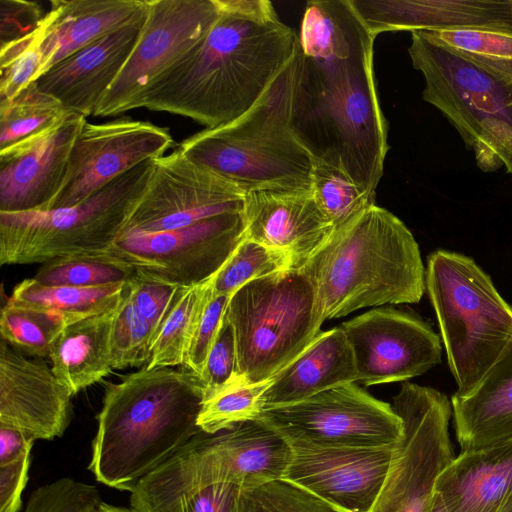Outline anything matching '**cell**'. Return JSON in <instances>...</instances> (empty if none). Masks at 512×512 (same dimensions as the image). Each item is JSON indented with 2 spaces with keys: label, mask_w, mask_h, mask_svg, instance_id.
Instances as JSON below:
<instances>
[{
  "label": "cell",
  "mask_w": 512,
  "mask_h": 512,
  "mask_svg": "<svg viewBox=\"0 0 512 512\" xmlns=\"http://www.w3.org/2000/svg\"><path fill=\"white\" fill-rule=\"evenodd\" d=\"M245 238L286 255L299 269L334 228L310 188H266L245 194Z\"/></svg>",
  "instance_id": "obj_21"
},
{
  "label": "cell",
  "mask_w": 512,
  "mask_h": 512,
  "mask_svg": "<svg viewBox=\"0 0 512 512\" xmlns=\"http://www.w3.org/2000/svg\"><path fill=\"white\" fill-rule=\"evenodd\" d=\"M299 269L312 282L325 320L366 307L418 303L426 289L413 234L376 204L335 229Z\"/></svg>",
  "instance_id": "obj_4"
},
{
  "label": "cell",
  "mask_w": 512,
  "mask_h": 512,
  "mask_svg": "<svg viewBox=\"0 0 512 512\" xmlns=\"http://www.w3.org/2000/svg\"><path fill=\"white\" fill-rule=\"evenodd\" d=\"M413 67L424 77L423 99L437 108L474 152L483 172L512 174V103L507 81L411 32Z\"/></svg>",
  "instance_id": "obj_9"
},
{
  "label": "cell",
  "mask_w": 512,
  "mask_h": 512,
  "mask_svg": "<svg viewBox=\"0 0 512 512\" xmlns=\"http://www.w3.org/2000/svg\"><path fill=\"white\" fill-rule=\"evenodd\" d=\"M419 32L491 74L507 82L512 80V31L459 27Z\"/></svg>",
  "instance_id": "obj_30"
},
{
  "label": "cell",
  "mask_w": 512,
  "mask_h": 512,
  "mask_svg": "<svg viewBox=\"0 0 512 512\" xmlns=\"http://www.w3.org/2000/svg\"><path fill=\"white\" fill-rule=\"evenodd\" d=\"M241 491L233 483L210 485L188 498L179 512H239Z\"/></svg>",
  "instance_id": "obj_47"
},
{
  "label": "cell",
  "mask_w": 512,
  "mask_h": 512,
  "mask_svg": "<svg viewBox=\"0 0 512 512\" xmlns=\"http://www.w3.org/2000/svg\"><path fill=\"white\" fill-rule=\"evenodd\" d=\"M261 420L289 444L320 447H387L399 442L403 423L392 404L354 382L301 402L263 410Z\"/></svg>",
  "instance_id": "obj_12"
},
{
  "label": "cell",
  "mask_w": 512,
  "mask_h": 512,
  "mask_svg": "<svg viewBox=\"0 0 512 512\" xmlns=\"http://www.w3.org/2000/svg\"><path fill=\"white\" fill-rule=\"evenodd\" d=\"M71 397L45 361L28 359L1 339L0 427L33 441L61 437L72 419Z\"/></svg>",
  "instance_id": "obj_20"
},
{
  "label": "cell",
  "mask_w": 512,
  "mask_h": 512,
  "mask_svg": "<svg viewBox=\"0 0 512 512\" xmlns=\"http://www.w3.org/2000/svg\"><path fill=\"white\" fill-rule=\"evenodd\" d=\"M340 327L352 350L357 381L365 386L407 381L441 362L439 335L410 313L375 308Z\"/></svg>",
  "instance_id": "obj_16"
},
{
  "label": "cell",
  "mask_w": 512,
  "mask_h": 512,
  "mask_svg": "<svg viewBox=\"0 0 512 512\" xmlns=\"http://www.w3.org/2000/svg\"><path fill=\"white\" fill-rule=\"evenodd\" d=\"M245 238L243 212L192 225L118 238L104 252L145 277L180 287L210 280Z\"/></svg>",
  "instance_id": "obj_14"
},
{
  "label": "cell",
  "mask_w": 512,
  "mask_h": 512,
  "mask_svg": "<svg viewBox=\"0 0 512 512\" xmlns=\"http://www.w3.org/2000/svg\"><path fill=\"white\" fill-rule=\"evenodd\" d=\"M310 190L334 230L375 204L343 170L320 161H314Z\"/></svg>",
  "instance_id": "obj_34"
},
{
  "label": "cell",
  "mask_w": 512,
  "mask_h": 512,
  "mask_svg": "<svg viewBox=\"0 0 512 512\" xmlns=\"http://www.w3.org/2000/svg\"><path fill=\"white\" fill-rule=\"evenodd\" d=\"M357 381L351 347L341 329L320 331L281 369L259 398L262 411L292 405L325 390Z\"/></svg>",
  "instance_id": "obj_26"
},
{
  "label": "cell",
  "mask_w": 512,
  "mask_h": 512,
  "mask_svg": "<svg viewBox=\"0 0 512 512\" xmlns=\"http://www.w3.org/2000/svg\"><path fill=\"white\" fill-rule=\"evenodd\" d=\"M199 378L204 387V400L238 380L235 336L225 315Z\"/></svg>",
  "instance_id": "obj_43"
},
{
  "label": "cell",
  "mask_w": 512,
  "mask_h": 512,
  "mask_svg": "<svg viewBox=\"0 0 512 512\" xmlns=\"http://www.w3.org/2000/svg\"><path fill=\"white\" fill-rule=\"evenodd\" d=\"M148 160L76 205L0 212V264H36L109 248L141 198L153 171Z\"/></svg>",
  "instance_id": "obj_10"
},
{
  "label": "cell",
  "mask_w": 512,
  "mask_h": 512,
  "mask_svg": "<svg viewBox=\"0 0 512 512\" xmlns=\"http://www.w3.org/2000/svg\"><path fill=\"white\" fill-rule=\"evenodd\" d=\"M172 144L169 130L150 122L86 121L73 144L65 181L52 209L85 201L136 166L163 156Z\"/></svg>",
  "instance_id": "obj_17"
},
{
  "label": "cell",
  "mask_w": 512,
  "mask_h": 512,
  "mask_svg": "<svg viewBox=\"0 0 512 512\" xmlns=\"http://www.w3.org/2000/svg\"><path fill=\"white\" fill-rule=\"evenodd\" d=\"M127 287L137 311L150 326L154 340L185 287L157 281L138 272Z\"/></svg>",
  "instance_id": "obj_42"
},
{
  "label": "cell",
  "mask_w": 512,
  "mask_h": 512,
  "mask_svg": "<svg viewBox=\"0 0 512 512\" xmlns=\"http://www.w3.org/2000/svg\"><path fill=\"white\" fill-rule=\"evenodd\" d=\"M67 113L64 106L41 91L36 82L30 84L14 98L0 102V151L40 135Z\"/></svg>",
  "instance_id": "obj_31"
},
{
  "label": "cell",
  "mask_w": 512,
  "mask_h": 512,
  "mask_svg": "<svg viewBox=\"0 0 512 512\" xmlns=\"http://www.w3.org/2000/svg\"><path fill=\"white\" fill-rule=\"evenodd\" d=\"M428 512H446L440 498L435 493Z\"/></svg>",
  "instance_id": "obj_50"
},
{
  "label": "cell",
  "mask_w": 512,
  "mask_h": 512,
  "mask_svg": "<svg viewBox=\"0 0 512 512\" xmlns=\"http://www.w3.org/2000/svg\"><path fill=\"white\" fill-rule=\"evenodd\" d=\"M425 287L459 395L469 393L512 339V306L490 276L464 254L437 250L427 259Z\"/></svg>",
  "instance_id": "obj_7"
},
{
  "label": "cell",
  "mask_w": 512,
  "mask_h": 512,
  "mask_svg": "<svg viewBox=\"0 0 512 512\" xmlns=\"http://www.w3.org/2000/svg\"><path fill=\"white\" fill-rule=\"evenodd\" d=\"M450 401L460 452L512 439V339L480 382Z\"/></svg>",
  "instance_id": "obj_27"
},
{
  "label": "cell",
  "mask_w": 512,
  "mask_h": 512,
  "mask_svg": "<svg viewBox=\"0 0 512 512\" xmlns=\"http://www.w3.org/2000/svg\"><path fill=\"white\" fill-rule=\"evenodd\" d=\"M137 270L106 252L77 254L41 264L33 277L51 286L101 287L126 284Z\"/></svg>",
  "instance_id": "obj_33"
},
{
  "label": "cell",
  "mask_w": 512,
  "mask_h": 512,
  "mask_svg": "<svg viewBox=\"0 0 512 512\" xmlns=\"http://www.w3.org/2000/svg\"><path fill=\"white\" fill-rule=\"evenodd\" d=\"M392 407L403 423L391 465L368 512H428L434 485L455 457L451 401L435 388L405 382Z\"/></svg>",
  "instance_id": "obj_11"
},
{
  "label": "cell",
  "mask_w": 512,
  "mask_h": 512,
  "mask_svg": "<svg viewBox=\"0 0 512 512\" xmlns=\"http://www.w3.org/2000/svg\"><path fill=\"white\" fill-rule=\"evenodd\" d=\"M287 440L260 418L213 434L200 432L130 492L133 512H179L198 491L233 483L241 490L283 477Z\"/></svg>",
  "instance_id": "obj_6"
},
{
  "label": "cell",
  "mask_w": 512,
  "mask_h": 512,
  "mask_svg": "<svg viewBox=\"0 0 512 512\" xmlns=\"http://www.w3.org/2000/svg\"><path fill=\"white\" fill-rule=\"evenodd\" d=\"M30 463L31 451L15 460L0 464V512L20 511Z\"/></svg>",
  "instance_id": "obj_46"
},
{
  "label": "cell",
  "mask_w": 512,
  "mask_h": 512,
  "mask_svg": "<svg viewBox=\"0 0 512 512\" xmlns=\"http://www.w3.org/2000/svg\"><path fill=\"white\" fill-rule=\"evenodd\" d=\"M152 343L150 326L137 311L126 284L111 329L112 368L125 369L148 364Z\"/></svg>",
  "instance_id": "obj_38"
},
{
  "label": "cell",
  "mask_w": 512,
  "mask_h": 512,
  "mask_svg": "<svg viewBox=\"0 0 512 512\" xmlns=\"http://www.w3.org/2000/svg\"><path fill=\"white\" fill-rule=\"evenodd\" d=\"M101 502L94 485L63 477L34 489L23 512H97Z\"/></svg>",
  "instance_id": "obj_41"
},
{
  "label": "cell",
  "mask_w": 512,
  "mask_h": 512,
  "mask_svg": "<svg viewBox=\"0 0 512 512\" xmlns=\"http://www.w3.org/2000/svg\"><path fill=\"white\" fill-rule=\"evenodd\" d=\"M446 512H512V439L460 452L435 481Z\"/></svg>",
  "instance_id": "obj_24"
},
{
  "label": "cell",
  "mask_w": 512,
  "mask_h": 512,
  "mask_svg": "<svg viewBox=\"0 0 512 512\" xmlns=\"http://www.w3.org/2000/svg\"><path fill=\"white\" fill-rule=\"evenodd\" d=\"M239 512H338L325 501L283 478L242 490Z\"/></svg>",
  "instance_id": "obj_40"
},
{
  "label": "cell",
  "mask_w": 512,
  "mask_h": 512,
  "mask_svg": "<svg viewBox=\"0 0 512 512\" xmlns=\"http://www.w3.org/2000/svg\"><path fill=\"white\" fill-rule=\"evenodd\" d=\"M203 401V384L188 370L145 367L106 383L88 469L99 483L131 492L202 432Z\"/></svg>",
  "instance_id": "obj_3"
},
{
  "label": "cell",
  "mask_w": 512,
  "mask_h": 512,
  "mask_svg": "<svg viewBox=\"0 0 512 512\" xmlns=\"http://www.w3.org/2000/svg\"><path fill=\"white\" fill-rule=\"evenodd\" d=\"M395 445L367 448L293 443L282 478L338 512H368L386 479Z\"/></svg>",
  "instance_id": "obj_18"
},
{
  "label": "cell",
  "mask_w": 512,
  "mask_h": 512,
  "mask_svg": "<svg viewBox=\"0 0 512 512\" xmlns=\"http://www.w3.org/2000/svg\"><path fill=\"white\" fill-rule=\"evenodd\" d=\"M508 87H509L510 101L512 103V80L508 83Z\"/></svg>",
  "instance_id": "obj_51"
},
{
  "label": "cell",
  "mask_w": 512,
  "mask_h": 512,
  "mask_svg": "<svg viewBox=\"0 0 512 512\" xmlns=\"http://www.w3.org/2000/svg\"><path fill=\"white\" fill-rule=\"evenodd\" d=\"M229 299L211 292L194 328L182 365L198 376L218 336Z\"/></svg>",
  "instance_id": "obj_44"
},
{
  "label": "cell",
  "mask_w": 512,
  "mask_h": 512,
  "mask_svg": "<svg viewBox=\"0 0 512 512\" xmlns=\"http://www.w3.org/2000/svg\"><path fill=\"white\" fill-rule=\"evenodd\" d=\"M237 379L251 385L273 378L320 332L325 320L312 282L301 269L252 280L229 299Z\"/></svg>",
  "instance_id": "obj_8"
},
{
  "label": "cell",
  "mask_w": 512,
  "mask_h": 512,
  "mask_svg": "<svg viewBox=\"0 0 512 512\" xmlns=\"http://www.w3.org/2000/svg\"><path fill=\"white\" fill-rule=\"evenodd\" d=\"M293 62L245 114L191 135L177 149L245 193L266 188H310L314 159L290 124Z\"/></svg>",
  "instance_id": "obj_5"
},
{
  "label": "cell",
  "mask_w": 512,
  "mask_h": 512,
  "mask_svg": "<svg viewBox=\"0 0 512 512\" xmlns=\"http://www.w3.org/2000/svg\"><path fill=\"white\" fill-rule=\"evenodd\" d=\"M67 321L60 315L6 302L1 309L0 335L11 346L32 356L49 357Z\"/></svg>",
  "instance_id": "obj_35"
},
{
  "label": "cell",
  "mask_w": 512,
  "mask_h": 512,
  "mask_svg": "<svg viewBox=\"0 0 512 512\" xmlns=\"http://www.w3.org/2000/svg\"><path fill=\"white\" fill-rule=\"evenodd\" d=\"M245 192L178 149L154 159L141 198L119 236L183 228L227 213L243 212Z\"/></svg>",
  "instance_id": "obj_15"
},
{
  "label": "cell",
  "mask_w": 512,
  "mask_h": 512,
  "mask_svg": "<svg viewBox=\"0 0 512 512\" xmlns=\"http://www.w3.org/2000/svg\"><path fill=\"white\" fill-rule=\"evenodd\" d=\"M118 305L67 324L53 343L52 371L72 396L112 371L110 338Z\"/></svg>",
  "instance_id": "obj_28"
},
{
  "label": "cell",
  "mask_w": 512,
  "mask_h": 512,
  "mask_svg": "<svg viewBox=\"0 0 512 512\" xmlns=\"http://www.w3.org/2000/svg\"><path fill=\"white\" fill-rule=\"evenodd\" d=\"M375 36L351 0L305 7L293 62L290 124L314 161L375 197L389 146L373 68Z\"/></svg>",
  "instance_id": "obj_1"
},
{
  "label": "cell",
  "mask_w": 512,
  "mask_h": 512,
  "mask_svg": "<svg viewBox=\"0 0 512 512\" xmlns=\"http://www.w3.org/2000/svg\"><path fill=\"white\" fill-rule=\"evenodd\" d=\"M271 379L247 385L237 380L205 399L197 424L208 434L234 427L248 420L258 419L262 409L259 398Z\"/></svg>",
  "instance_id": "obj_37"
},
{
  "label": "cell",
  "mask_w": 512,
  "mask_h": 512,
  "mask_svg": "<svg viewBox=\"0 0 512 512\" xmlns=\"http://www.w3.org/2000/svg\"><path fill=\"white\" fill-rule=\"evenodd\" d=\"M147 3L137 43L93 116L135 109L145 92L206 36L220 15L216 0Z\"/></svg>",
  "instance_id": "obj_13"
},
{
  "label": "cell",
  "mask_w": 512,
  "mask_h": 512,
  "mask_svg": "<svg viewBox=\"0 0 512 512\" xmlns=\"http://www.w3.org/2000/svg\"><path fill=\"white\" fill-rule=\"evenodd\" d=\"M42 19L43 75L54 65L144 18L147 0H52Z\"/></svg>",
  "instance_id": "obj_25"
},
{
  "label": "cell",
  "mask_w": 512,
  "mask_h": 512,
  "mask_svg": "<svg viewBox=\"0 0 512 512\" xmlns=\"http://www.w3.org/2000/svg\"><path fill=\"white\" fill-rule=\"evenodd\" d=\"M97 512H133L130 508L123 506H117L106 502H101Z\"/></svg>",
  "instance_id": "obj_49"
},
{
  "label": "cell",
  "mask_w": 512,
  "mask_h": 512,
  "mask_svg": "<svg viewBox=\"0 0 512 512\" xmlns=\"http://www.w3.org/2000/svg\"><path fill=\"white\" fill-rule=\"evenodd\" d=\"M288 268L286 255L244 238L211 278L212 294L231 297L248 282Z\"/></svg>",
  "instance_id": "obj_36"
},
{
  "label": "cell",
  "mask_w": 512,
  "mask_h": 512,
  "mask_svg": "<svg viewBox=\"0 0 512 512\" xmlns=\"http://www.w3.org/2000/svg\"><path fill=\"white\" fill-rule=\"evenodd\" d=\"M211 292V279L183 289L153 340L147 369L183 364L194 328Z\"/></svg>",
  "instance_id": "obj_32"
},
{
  "label": "cell",
  "mask_w": 512,
  "mask_h": 512,
  "mask_svg": "<svg viewBox=\"0 0 512 512\" xmlns=\"http://www.w3.org/2000/svg\"><path fill=\"white\" fill-rule=\"evenodd\" d=\"M43 17L37 2L0 0V46L34 32Z\"/></svg>",
  "instance_id": "obj_45"
},
{
  "label": "cell",
  "mask_w": 512,
  "mask_h": 512,
  "mask_svg": "<svg viewBox=\"0 0 512 512\" xmlns=\"http://www.w3.org/2000/svg\"><path fill=\"white\" fill-rule=\"evenodd\" d=\"M126 284L101 287L51 286L30 278L14 288L8 302L58 314L70 324L116 307Z\"/></svg>",
  "instance_id": "obj_29"
},
{
  "label": "cell",
  "mask_w": 512,
  "mask_h": 512,
  "mask_svg": "<svg viewBox=\"0 0 512 512\" xmlns=\"http://www.w3.org/2000/svg\"><path fill=\"white\" fill-rule=\"evenodd\" d=\"M42 42L40 24L31 34L0 46V102L14 98L43 75Z\"/></svg>",
  "instance_id": "obj_39"
},
{
  "label": "cell",
  "mask_w": 512,
  "mask_h": 512,
  "mask_svg": "<svg viewBox=\"0 0 512 512\" xmlns=\"http://www.w3.org/2000/svg\"><path fill=\"white\" fill-rule=\"evenodd\" d=\"M34 442L17 430L0 427V464L32 451Z\"/></svg>",
  "instance_id": "obj_48"
},
{
  "label": "cell",
  "mask_w": 512,
  "mask_h": 512,
  "mask_svg": "<svg viewBox=\"0 0 512 512\" xmlns=\"http://www.w3.org/2000/svg\"><path fill=\"white\" fill-rule=\"evenodd\" d=\"M206 36L158 79L135 109L188 117L206 128L245 114L294 60L298 34L276 11L241 14L220 5Z\"/></svg>",
  "instance_id": "obj_2"
},
{
  "label": "cell",
  "mask_w": 512,
  "mask_h": 512,
  "mask_svg": "<svg viewBox=\"0 0 512 512\" xmlns=\"http://www.w3.org/2000/svg\"><path fill=\"white\" fill-rule=\"evenodd\" d=\"M145 18L146 15L60 61L36 81L37 87L57 99L68 112L93 116L132 53Z\"/></svg>",
  "instance_id": "obj_22"
},
{
  "label": "cell",
  "mask_w": 512,
  "mask_h": 512,
  "mask_svg": "<svg viewBox=\"0 0 512 512\" xmlns=\"http://www.w3.org/2000/svg\"><path fill=\"white\" fill-rule=\"evenodd\" d=\"M373 36L485 27L512 31V0H351Z\"/></svg>",
  "instance_id": "obj_23"
},
{
  "label": "cell",
  "mask_w": 512,
  "mask_h": 512,
  "mask_svg": "<svg viewBox=\"0 0 512 512\" xmlns=\"http://www.w3.org/2000/svg\"><path fill=\"white\" fill-rule=\"evenodd\" d=\"M87 118L68 112L40 135L0 151V212L52 209L67 174L73 144Z\"/></svg>",
  "instance_id": "obj_19"
}]
</instances>
